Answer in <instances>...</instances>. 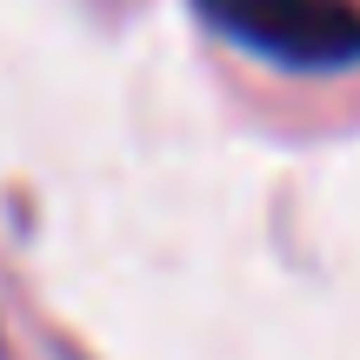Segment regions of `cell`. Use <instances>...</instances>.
Wrapping results in <instances>:
<instances>
[{"mask_svg": "<svg viewBox=\"0 0 360 360\" xmlns=\"http://www.w3.org/2000/svg\"><path fill=\"white\" fill-rule=\"evenodd\" d=\"M220 40L260 53L274 67H354L360 60V7L354 0H193Z\"/></svg>", "mask_w": 360, "mask_h": 360, "instance_id": "obj_1", "label": "cell"}]
</instances>
